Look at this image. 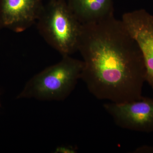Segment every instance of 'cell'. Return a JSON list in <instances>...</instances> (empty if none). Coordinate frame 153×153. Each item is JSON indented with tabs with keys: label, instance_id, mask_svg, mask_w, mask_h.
<instances>
[{
	"label": "cell",
	"instance_id": "1",
	"mask_svg": "<svg viewBox=\"0 0 153 153\" xmlns=\"http://www.w3.org/2000/svg\"><path fill=\"white\" fill-rule=\"evenodd\" d=\"M77 51L81 79L95 98L120 103L142 97L144 61L136 42L114 16L82 24Z\"/></svg>",
	"mask_w": 153,
	"mask_h": 153
},
{
	"label": "cell",
	"instance_id": "2",
	"mask_svg": "<svg viewBox=\"0 0 153 153\" xmlns=\"http://www.w3.org/2000/svg\"><path fill=\"white\" fill-rule=\"evenodd\" d=\"M83 65L82 60L70 55L63 56L60 62L33 76L17 98L64 100L81 79Z\"/></svg>",
	"mask_w": 153,
	"mask_h": 153
},
{
	"label": "cell",
	"instance_id": "3",
	"mask_svg": "<svg viewBox=\"0 0 153 153\" xmlns=\"http://www.w3.org/2000/svg\"><path fill=\"white\" fill-rule=\"evenodd\" d=\"M36 23L45 41L62 56L77 51L82 24L66 0H50Z\"/></svg>",
	"mask_w": 153,
	"mask_h": 153
},
{
	"label": "cell",
	"instance_id": "4",
	"mask_svg": "<svg viewBox=\"0 0 153 153\" xmlns=\"http://www.w3.org/2000/svg\"><path fill=\"white\" fill-rule=\"evenodd\" d=\"M103 108L118 126L140 132H153V98L142 97L124 103L109 102Z\"/></svg>",
	"mask_w": 153,
	"mask_h": 153
},
{
	"label": "cell",
	"instance_id": "5",
	"mask_svg": "<svg viewBox=\"0 0 153 153\" xmlns=\"http://www.w3.org/2000/svg\"><path fill=\"white\" fill-rule=\"evenodd\" d=\"M121 21L142 54L146 82L153 90V16L140 9L124 14Z\"/></svg>",
	"mask_w": 153,
	"mask_h": 153
},
{
	"label": "cell",
	"instance_id": "6",
	"mask_svg": "<svg viewBox=\"0 0 153 153\" xmlns=\"http://www.w3.org/2000/svg\"><path fill=\"white\" fill-rule=\"evenodd\" d=\"M44 7L42 0H0V27L24 32L37 22Z\"/></svg>",
	"mask_w": 153,
	"mask_h": 153
},
{
	"label": "cell",
	"instance_id": "7",
	"mask_svg": "<svg viewBox=\"0 0 153 153\" xmlns=\"http://www.w3.org/2000/svg\"><path fill=\"white\" fill-rule=\"evenodd\" d=\"M67 2L82 24L97 22L114 15L113 0H67Z\"/></svg>",
	"mask_w": 153,
	"mask_h": 153
},
{
	"label": "cell",
	"instance_id": "8",
	"mask_svg": "<svg viewBox=\"0 0 153 153\" xmlns=\"http://www.w3.org/2000/svg\"><path fill=\"white\" fill-rule=\"evenodd\" d=\"M57 153H74L76 152V151L74 148L68 147H60L57 148L56 150Z\"/></svg>",
	"mask_w": 153,
	"mask_h": 153
},
{
	"label": "cell",
	"instance_id": "9",
	"mask_svg": "<svg viewBox=\"0 0 153 153\" xmlns=\"http://www.w3.org/2000/svg\"><path fill=\"white\" fill-rule=\"evenodd\" d=\"M1 102H0V107H1Z\"/></svg>",
	"mask_w": 153,
	"mask_h": 153
},
{
	"label": "cell",
	"instance_id": "10",
	"mask_svg": "<svg viewBox=\"0 0 153 153\" xmlns=\"http://www.w3.org/2000/svg\"><path fill=\"white\" fill-rule=\"evenodd\" d=\"M1 27H0V29H1Z\"/></svg>",
	"mask_w": 153,
	"mask_h": 153
}]
</instances>
